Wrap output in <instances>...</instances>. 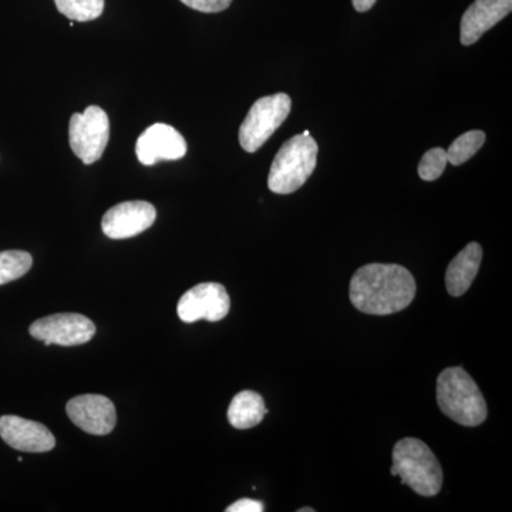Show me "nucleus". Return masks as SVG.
<instances>
[{
    "instance_id": "1",
    "label": "nucleus",
    "mask_w": 512,
    "mask_h": 512,
    "mask_svg": "<svg viewBox=\"0 0 512 512\" xmlns=\"http://www.w3.org/2000/svg\"><path fill=\"white\" fill-rule=\"evenodd\" d=\"M412 272L402 265L369 264L357 269L350 281V301L369 315H392L404 311L416 296Z\"/></svg>"
},
{
    "instance_id": "2",
    "label": "nucleus",
    "mask_w": 512,
    "mask_h": 512,
    "mask_svg": "<svg viewBox=\"0 0 512 512\" xmlns=\"http://www.w3.org/2000/svg\"><path fill=\"white\" fill-rule=\"evenodd\" d=\"M437 403L441 412L466 427H477L487 419V404L477 383L461 367H448L437 379Z\"/></svg>"
},
{
    "instance_id": "3",
    "label": "nucleus",
    "mask_w": 512,
    "mask_h": 512,
    "mask_svg": "<svg viewBox=\"0 0 512 512\" xmlns=\"http://www.w3.org/2000/svg\"><path fill=\"white\" fill-rule=\"evenodd\" d=\"M392 476L423 497H434L443 485V470L426 443L413 437L400 440L393 448Z\"/></svg>"
},
{
    "instance_id": "4",
    "label": "nucleus",
    "mask_w": 512,
    "mask_h": 512,
    "mask_svg": "<svg viewBox=\"0 0 512 512\" xmlns=\"http://www.w3.org/2000/svg\"><path fill=\"white\" fill-rule=\"evenodd\" d=\"M318 150L311 136L298 134L285 141L269 171V190L281 195L298 191L315 171Z\"/></svg>"
},
{
    "instance_id": "5",
    "label": "nucleus",
    "mask_w": 512,
    "mask_h": 512,
    "mask_svg": "<svg viewBox=\"0 0 512 512\" xmlns=\"http://www.w3.org/2000/svg\"><path fill=\"white\" fill-rule=\"evenodd\" d=\"M291 109V97L285 93L256 100L239 128L241 147L247 153H256L288 119Z\"/></svg>"
},
{
    "instance_id": "6",
    "label": "nucleus",
    "mask_w": 512,
    "mask_h": 512,
    "mask_svg": "<svg viewBox=\"0 0 512 512\" xmlns=\"http://www.w3.org/2000/svg\"><path fill=\"white\" fill-rule=\"evenodd\" d=\"M109 138V116L99 106H89L84 113H74L70 117V147L84 164L90 165L100 160Z\"/></svg>"
},
{
    "instance_id": "7",
    "label": "nucleus",
    "mask_w": 512,
    "mask_h": 512,
    "mask_svg": "<svg viewBox=\"0 0 512 512\" xmlns=\"http://www.w3.org/2000/svg\"><path fill=\"white\" fill-rule=\"evenodd\" d=\"M32 338L42 340L46 346H80L96 335V325L80 313H56L36 320L30 325Z\"/></svg>"
},
{
    "instance_id": "8",
    "label": "nucleus",
    "mask_w": 512,
    "mask_h": 512,
    "mask_svg": "<svg viewBox=\"0 0 512 512\" xmlns=\"http://www.w3.org/2000/svg\"><path fill=\"white\" fill-rule=\"evenodd\" d=\"M231 299L224 285L207 282L191 288L181 296L177 305L178 318L185 323L198 320L220 322L228 315Z\"/></svg>"
},
{
    "instance_id": "9",
    "label": "nucleus",
    "mask_w": 512,
    "mask_h": 512,
    "mask_svg": "<svg viewBox=\"0 0 512 512\" xmlns=\"http://www.w3.org/2000/svg\"><path fill=\"white\" fill-rule=\"evenodd\" d=\"M156 218V208L150 202H121L104 214L101 228L111 239L133 238L153 227Z\"/></svg>"
},
{
    "instance_id": "10",
    "label": "nucleus",
    "mask_w": 512,
    "mask_h": 512,
    "mask_svg": "<svg viewBox=\"0 0 512 512\" xmlns=\"http://www.w3.org/2000/svg\"><path fill=\"white\" fill-rule=\"evenodd\" d=\"M66 412L79 429L93 436H107L116 427V407L109 397L101 394L74 397L67 403Z\"/></svg>"
},
{
    "instance_id": "11",
    "label": "nucleus",
    "mask_w": 512,
    "mask_h": 512,
    "mask_svg": "<svg viewBox=\"0 0 512 512\" xmlns=\"http://www.w3.org/2000/svg\"><path fill=\"white\" fill-rule=\"evenodd\" d=\"M136 154L141 164L156 165L158 161L181 160L187 154V143L180 131L168 124H153L138 137Z\"/></svg>"
},
{
    "instance_id": "12",
    "label": "nucleus",
    "mask_w": 512,
    "mask_h": 512,
    "mask_svg": "<svg viewBox=\"0 0 512 512\" xmlns=\"http://www.w3.org/2000/svg\"><path fill=\"white\" fill-rule=\"evenodd\" d=\"M0 437L8 446L25 453H47L56 446L55 436L46 426L19 416L0 417Z\"/></svg>"
},
{
    "instance_id": "13",
    "label": "nucleus",
    "mask_w": 512,
    "mask_h": 512,
    "mask_svg": "<svg viewBox=\"0 0 512 512\" xmlns=\"http://www.w3.org/2000/svg\"><path fill=\"white\" fill-rule=\"evenodd\" d=\"M512 10V0H476L461 19L460 40L464 46H471L507 18Z\"/></svg>"
},
{
    "instance_id": "14",
    "label": "nucleus",
    "mask_w": 512,
    "mask_h": 512,
    "mask_svg": "<svg viewBox=\"0 0 512 512\" xmlns=\"http://www.w3.org/2000/svg\"><path fill=\"white\" fill-rule=\"evenodd\" d=\"M483 248L477 242H470L450 262L446 272L447 292L451 296H463L470 289L480 269Z\"/></svg>"
},
{
    "instance_id": "15",
    "label": "nucleus",
    "mask_w": 512,
    "mask_h": 512,
    "mask_svg": "<svg viewBox=\"0 0 512 512\" xmlns=\"http://www.w3.org/2000/svg\"><path fill=\"white\" fill-rule=\"evenodd\" d=\"M268 409L261 394L244 390L232 399L228 409V421L238 430L252 429L264 420Z\"/></svg>"
},
{
    "instance_id": "16",
    "label": "nucleus",
    "mask_w": 512,
    "mask_h": 512,
    "mask_svg": "<svg viewBox=\"0 0 512 512\" xmlns=\"http://www.w3.org/2000/svg\"><path fill=\"white\" fill-rule=\"evenodd\" d=\"M485 143V133L480 130L467 131L463 136L454 140L450 148L447 150L448 163L456 165H463L467 163L470 158H473L478 153Z\"/></svg>"
},
{
    "instance_id": "17",
    "label": "nucleus",
    "mask_w": 512,
    "mask_h": 512,
    "mask_svg": "<svg viewBox=\"0 0 512 512\" xmlns=\"http://www.w3.org/2000/svg\"><path fill=\"white\" fill-rule=\"evenodd\" d=\"M33 265L32 255L25 251L0 252V285L18 281L30 271Z\"/></svg>"
},
{
    "instance_id": "18",
    "label": "nucleus",
    "mask_w": 512,
    "mask_h": 512,
    "mask_svg": "<svg viewBox=\"0 0 512 512\" xmlns=\"http://www.w3.org/2000/svg\"><path fill=\"white\" fill-rule=\"evenodd\" d=\"M55 3L62 15L76 22L100 18L104 10V0H55Z\"/></svg>"
},
{
    "instance_id": "19",
    "label": "nucleus",
    "mask_w": 512,
    "mask_h": 512,
    "mask_svg": "<svg viewBox=\"0 0 512 512\" xmlns=\"http://www.w3.org/2000/svg\"><path fill=\"white\" fill-rule=\"evenodd\" d=\"M447 151L443 148H431L421 158L419 164V175L421 180L434 181L439 180L441 174L444 173L447 167Z\"/></svg>"
},
{
    "instance_id": "20",
    "label": "nucleus",
    "mask_w": 512,
    "mask_h": 512,
    "mask_svg": "<svg viewBox=\"0 0 512 512\" xmlns=\"http://www.w3.org/2000/svg\"><path fill=\"white\" fill-rule=\"evenodd\" d=\"M188 8L202 13H218L228 9L232 0H181Z\"/></svg>"
},
{
    "instance_id": "21",
    "label": "nucleus",
    "mask_w": 512,
    "mask_h": 512,
    "mask_svg": "<svg viewBox=\"0 0 512 512\" xmlns=\"http://www.w3.org/2000/svg\"><path fill=\"white\" fill-rule=\"evenodd\" d=\"M264 504L261 501L251 500V498H242L237 503L229 505L227 512H262L264 511Z\"/></svg>"
},
{
    "instance_id": "22",
    "label": "nucleus",
    "mask_w": 512,
    "mask_h": 512,
    "mask_svg": "<svg viewBox=\"0 0 512 512\" xmlns=\"http://www.w3.org/2000/svg\"><path fill=\"white\" fill-rule=\"evenodd\" d=\"M377 0H352L353 8L359 13H365L375 6Z\"/></svg>"
},
{
    "instance_id": "23",
    "label": "nucleus",
    "mask_w": 512,
    "mask_h": 512,
    "mask_svg": "<svg viewBox=\"0 0 512 512\" xmlns=\"http://www.w3.org/2000/svg\"><path fill=\"white\" fill-rule=\"evenodd\" d=\"M313 508H301V510H298V512H313Z\"/></svg>"
},
{
    "instance_id": "24",
    "label": "nucleus",
    "mask_w": 512,
    "mask_h": 512,
    "mask_svg": "<svg viewBox=\"0 0 512 512\" xmlns=\"http://www.w3.org/2000/svg\"><path fill=\"white\" fill-rule=\"evenodd\" d=\"M303 136H311V133H309V130L303 131Z\"/></svg>"
}]
</instances>
